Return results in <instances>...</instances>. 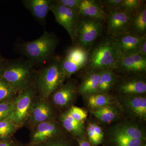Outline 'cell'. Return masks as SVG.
Here are the masks:
<instances>
[{
  "label": "cell",
  "mask_w": 146,
  "mask_h": 146,
  "mask_svg": "<svg viewBox=\"0 0 146 146\" xmlns=\"http://www.w3.org/2000/svg\"><path fill=\"white\" fill-rule=\"evenodd\" d=\"M27 59L6 60L0 70V78L18 92L34 86L37 71Z\"/></svg>",
  "instance_id": "obj_1"
},
{
  "label": "cell",
  "mask_w": 146,
  "mask_h": 146,
  "mask_svg": "<svg viewBox=\"0 0 146 146\" xmlns=\"http://www.w3.org/2000/svg\"><path fill=\"white\" fill-rule=\"evenodd\" d=\"M66 79L60 57L54 56L37 71L34 86L39 96L48 99L54 91L64 84Z\"/></svg>",
  "instance_id": "obj_2"
},
{
  "label": "cell",
  "mask_w": 146,
  "mask_h": 146,
  "mask_svg": "<svg viewBox=\"0 0 146 146\" xmlns=\"http://www.w3.org/2000/svg\"><path fill=\"white\" fill-rule=\"evenodd\" d=\"M58 42L55 35L45 31L38 39L19 44L18 49L35 66L48 62L54 57Z\"/></svg>",
  "instance_id": "obj_3"
},
{
  "label": "cell",
  "mask_w": 146,
  "mask_h": 146,
  "mask_svg": "<svg viewBox=\"0 0 146 146\" xmlns=\"http://www.w3.org/2000/svg\"><path fill=\"white\" fill-rule=\"evenodd\" d=\"M119 58L112 38H107L89 50V60L86 68L87 72L113 70Z\"/></svg>",
  "instance_id": "obj_4"
},
{
  "label": "cell",
  "mask_w": 146,
  "mask_h": 146,
  "mask_svg": "<svg viewBox=\"0 0 146 146\" xmlns=\"http://www.w3.org/2000/svg\"><path fill=\"white\" fill-rule=\"evenodd\" d=\"M37 96L36 89L33 86L19 92L13 100V109L8 119L18 128L27 123Z\"/></svg>",
  "instance_id": "obj_5"
},
{
  "label": "cell",
  "mask_w": 146,
  "mask_h": 146,
  "mask_svg": "<svg viewBox=\"0 0 146 146\" xmlns=\"http://www.w3.org/2000/svg\"><path fill=\"white\" fill-rule=\"evenodd\" d=\"M102 22L96 19L80 16L72 40L73 44L90 50L94 42L102 32Z\"/></svg>",
  "instance_id": "obj_6"
},
{
  "label": "cell",
  "mask_w": 146,
  "mask_h": 146,
  "mask_svg": "<svg viewBox=\"0 0 146 146\" xmlns=\"http://www.w3.org/2000/svg\"><path fill=\"white\" fill-rule=\"evenodd\" d=\"M119 99L120 108L129 120L142 124L146 121L145 94L119 95Z\"/></svg>",
  "instance_id": "obj_7"
},
{
  "label": "cell",
  "mask_w": 146,
  "mask_h": 146,
  "mask_svg": "<svg viewBox=\"0 0 146 146\" xmlns=\"http://www.w3.org/2000/svg\"><path fill=\"white\" fill-rule=\"evenodd\" d=\"M89 50L74 45L69 48L63 57H60L61 65L66 76L70 78L73 75L86 68L89 57Z\"/></svg>",
  "instance_id": "obj_8"
},
{
  "label": "cell",
  "mask_w": 146,
  "mask_h": 146,
  "mask_svg": "<svg viewBox=\"0 0 146 146\" xmlns=\"http://www.w3.org/2000/svg\"><path fill=\"white\" fill-rule=\"evenodd\" d=\"M106 12L107 32L111 38L128 32L132 14L120 9H107Z\"/></svg>",
  "instance_id": "obj_9"
},
{
  "label": "cell",
  "mask_w": 146,
  "mask_h": 146,
  "mask_svg": "<svg viewBox=\"0 0 146 146\" xmlns=\"http://www.w3.org/2000/svg\"><path fill=\"white\" fill-rule=\"evenodd\" d=\"M56 110L48 99L37 96L27 124L31 129L39 123L56 119Z\"/></svg>",
  "instance_id": "obj_10"
},
{
  "label": "cell",
  "mask_w": 146,
  "mask_h": 146,
  "mask_svg": "<svg viewBox=\"0 0 146 146\" xmlns=\"http://www.w3.org/2000/svg\"><path fill=\"white\" fill-rule=\"evenodd\" d=\"M78 89L75 83L68 82L54 91L48 99L56 110H66L72 106L78 93Z\"/></svg>",
  "instance_id": "obj_11"
},
{
  "label": "cell",
  "mask_w": 146,
  "mask_h": 146,
  "mask_svg": "<svg viewBox=\"0 0 146 146\" xmlns=\"http://www.w3.org/2000/svg\"><path fill=\"white\" fill-rule=\"evenodd\" d=\"M127 76L145 75L146 72V56L138 53L120 57L115 69Z\"/></svg>",
  "instance_id": "obj_12"
},
{
  "label": "cell",
  "mask_w": 146,
  "mask_h": 146,
  "mask_svg": "<svg viewBox=\"0 0 146 146\" xmlns=\"http://www.w3.org/2000/svg\"><path fill=\"white\" fill-rule=\"evenodd\" d=\"M29 144L41 143L59 135L64 130L56 119L39 123L31 129Z\"/></svg>",
  "instance_id": "obj_13"
},
{
  "label": "cell",
  "mask_w": 146,
  "mask_h": 146,
  "mask_svg": "<svg viewBox=\"0 0 146 146\" xmlns=\"http://www.w3.org/2000/svg\"><path fill=\"white\" fill-rule=\"evenodd\" d=\"M54 15L56 21L68 32L71 40H72L80 16L75 11L64 6L53 3L50 8Z\"/></svg>",
  "instance_id": "obj_14"
},
{
  "label": "cell",
  "mask_w": 146,
  "mask_h": 146,
  "mask_svg": "<svg viewBox=\"0 0 146 146\" xmlns=\"http://www.w3.org/2000/svg\"><path fill=\"white\" fill-rule=\"evenodd\" d=\"M112 39L113 45L120 58L138 53L142 43L146 39V36H136L127 32Z\"/></svg>",
  "instance_id": "obj_15"
},
{
  "label": "cell",
  "mask_w": 146,
  "mask_h": 146,
  "mask_svg": "<svg viewBox=\"0 0 146 146\" xmlns=\"http://www.w3.org/2000/svg\"><path fill=\"white\" fill-rule=\"evenodd\" d=\"M119 95H145L146 81L145 75L127 76L118 80L115 87Z\"/></svg>",
  "instance_id": "obj_16"
},
{
  "label": "cell",
  "mask_w": 146,
  "mask_h": 146,
  "mask_svg": "<svg viewBox=\"0 0 146 146\" xmlns=\"http://www.w3.org/2000/svg\"><path fill=\"white\" fill-rule=\"evenodd\" d=\"M146 141L132 139L114 125L110 128L106 135L104 134L102 144L104 146H141Z\"/></svg>",
  "instance_id": "obj_17"
},
{
  "label": "cell",
  "mask_w": 146,
  "mask_h": 146,
  "mask_svg": "<svg viewBox=\"0 0 146 146\" xmlns=\"http://www.w3.org/2000/svg\"><path fill=\"white\" fill-rule=\"evenodd\" d=\"M58 121L63 130L74 138H79L86 134L85 122L74 118L68 109L61 113Z\"/></svg>",
  "instance_id": "obj_18"
},
{
  "label": "cell",
  "mask_w": 146,
  "mask_h": 146,
  "mask_svg": "<svg viewBox=\"0 0 146 146\" xmlns=\"http://www.w3.org/2000/svg\"><path fill=\"white\" fill-rule=\"evenodd\" d=\"M21 1L39 23L44 25L54 0H23Z\"/></svg>",
  "instance_id": "obj_19"
},
{
  "label": "cell",
  "mask_w": 146,
  "mask_h": 146,
  "mask_svg": "<svg viewBox=\"0 0 146 146\" xmlns=\"http://www.w3.org/2000/svg\"><path fill=\"white\" fill-rule=\"evenodd\" d=\"M78 13L80 16L106 21V12L100 1L82 0L80 4Z\"/></svg>",
  "instance_id": "obj_20"
},
{
  "label": "cell",
  "mask_w": 146,
  "mask_h": 146,
  "mask_svg": "<svg viewBox=\"0 0 146 146\" xmlns=\"http://www.w3.org/2000/svg\"><path fill=\"white\" fill-rule=\"evenodd\" d=\"M141 123L131 120H125L115 126L122 133L136 140L146 141L145 129Z\"/></svg>",
  "instance_id": "obj_21"
},
{
  "label": "cell",
  "mask_w": 146,
  "mask_h": 146,
  "mask_svg": "<svg viewBox=\"0 0 146 146\" xmlns=\"http://www.w3.org/2000/svg\"><path fill=\"white\" fill-rule=\"evenodd\" d=\"M100 72H87L81 84L78 86V93L86 99L91 95L98 93Z\"/></svg>",
  "instance_id": "obj_22"
},
{
  "label": "cell",
  "mask_w": 146,
  "mask_h": 146,
  "mask_svg": "<svg viewBox=\"0 0 146 146\" xmlns=\"http://www.w3.org/2000/svg\"><path fill=\"white\" fill-rule=\"evenodd\" d=\"M92 114L100 121L105 124H110L119 119L122 111L119 106L115 103L98 109L93 110Z\"/></svg>",
  "instance_id": "obj_23"
},
{
  "label": "cell",
  "mask_w": 146,
  "mask_h": 146,
  "mask_svg": "<svg viewBox=\"0 0 146 146\" xmlns=\"http://www.w3.org/2000/svg\"><path fill=\"white\" fill-rule=\"evenodd\" d=\"M128 32L136 36H146V5L132 13Z\"/></svg>",
  "instance_id": "obj_24"
},
{
  "label": "cell",
  "mask_w": 146,
  "mask_h": 146,
  "mask_svg": "<svg viewBox=\"0 0 146 146\" xmlns=\"http://www.w3.org/2000/svg\"><path fill=\"white\" fill-rule=\"evenodd\" d=\"M119 80V76L112 70L101 71L98 85V93L108 94L115 87Z\"/></svg>",
  "instance_id": "obj_25"
},
{
  "label": "cell",
  "mask_w": 146,
  "mask_h": 146,
  "mask_svg": "<svg viewBox=\"0 0 146 146\" xmlns=\"http://www.w3.org/2000/svg\"><path fill=\"white\" fill-rule=\"evenodd\" d=\"M25 146H79L74 137L65 131L59 135L41 143L35 145L27 144Z\"/></svg>",
  "instance_id": "obj_26"
},
{
  "label": "cell",
  "mask_w": 146,
  "mask_h": 146,
  "mask_svg": "<svg viewBox=\"0 0 146 146\" xmlns=\"http://www.w3.org/2000/svg\"><path fill=\"white\" fill-rule=\"evenodd\" d=\"M86 99L88 106L92 110L98 109L114 103L112 96L108 94L98 93L91 95Z\"/></svg>",
  "instance_id": "obj_27"
},
{
  "label": "cell",
  "mask_w": 146,
  "mask_h": 146,
  "mask_svg": "<svg viewBox=\"0 0 146 146\" xmlns=\"http://www.w3.org/2000/svg\"><path fill=\"white\" fill-rule=\"evenodd\" d=\"M18 129L8 118L0 120V141L11 138Z\"/></svg>",
  "instance_id": "obj_28"
},
{
  "label": "cell",
  "mask_w": 146,
  "mask_h": 146,
  "mask_svg": "<svg viewBox=\"0 0 146 146\" xmlns=\"http://www.w3.org/2000/svg\"><path fill=\"white\" fill-rule=\"evenodd\" d=\"M18 93V91L0 78V103L13 100Z\"/></svg>",
  "instance_id": "obj_29"
},
{
  "label": "cell",
  "mask_w": 146,
  "mask_h": 146,
  "mask_svg": "<svg viewBox=\"0 0 146 146\" xmlns=\"http://www.w3.org/2000/svg\"><path fill=\"white\" fill-rule=\"evenodd\" d=\"M145 1L142 0H122L119 9L132 14L146 5Z\"/></svg>",
  "instance_id": "obj_30"
},
{
  "label": "cell",
  "mask_w": 146,
  "mask_h": 146,
  "mask_svg": "<svg viewBox=\"0 0 146 146\" xmlns=\"http://www.w3.org/2000/svg\"><path fill=\"white\" fill-rule=\"evenodd\" d=\"M68 110L70 114L74 118L81 121L85 122L88 116V113L86 110L74 106H71Z\"/></svg>",
  "instance_id": "obj_31"
},
{
  "label": "cell",
  "mask_w": 146,
  "mask_h": 146,
  "mask_svg": "<svg viewBox=\"0 0 146 146\" xmlns=\"http://www.w3.org/2000/svg\"><path fill=\"white\" fill-rule=\"evenodd\" d=\"M13 100L0 103V120L9 117L13 109Z\"/></svg>",
  "instance_id": "obj_32"
},
{
  "label": "cell",
  "mask_w": 146,
  "mask_h": 146,
  "mask_svg": "<svg viewBox=\"0 0 146 146\" xmlns=\"http://www.w3.org/2000/svg\"><path fill=\"white\" fill-rule=\"evenodd\" d=\"M82 0H54V3L71 9L77 12Z\"/></svg>",
  "instance_id": "obj_33"
},
{
  "label": "cell",
  "mask_w": 146,
  "mask_h": 146,
  "mask_svg": "<svg viewBox=\"0 0 146 146\" xmlns=\"http://www.w3.org/2000/svg\"><path fill=\"white\" fill-rule=\"evenodd\" d=\"M122 0H102L100 1L103 7L107 9L119 8Z\"/></svg>",
  "instance_id": "obj_34"
},
{
  "label": "cell",
  "mask_w": 146,
  "mask_h": 146,
  "mask_svg": "<svg viewBox=\"0 0 146 146\" xmlns=\"http://www.w3.org/2000/svg\"><path fill=\"white\" fill-rule=\"evenodd\" d=\"M78 143L79 146H94L91 144L86 135L79 138H75Z\"/></svg>",
  "instance_id": "obj_35"
},
{
  "label": "cell",
  "mask_w": 146,
  "mask_h": 146,
  "mask_svg": "<svg viewBox=\"0 0 146 146\" xmlns=\"http://www.w3.org/2000/svg\"><path fill=\"white\" fill-rule=\"evenodd\" d=\"M17 142L12 138L0 141V146H16Z\"/></svg>",
  "instance_id": "obj_36"
},
{
  "label": "cell",
  "mask_w": 146,
  "mask_h": 146,
  "mask_svg": "<svg viewBox=\"0 0 146 146\" xmlns=\"http://www.w3.org/2000/svg\"><path fill=\"white\" fill-rule=\"evenodd\" d=\"M138 53L143 56H146V39L142 43Z\"/></svg>",
  "instance_id": "obj_37"
},
{
  "label": "cell",
  "mask_w": 146,
  "mask_h": 146,
  "mask_svg": "<svg viewBox=\"0 0 146 146\" xmlns=\"http://www.w3.org/2000/svg\"><path fill=\"white\" fill-rule=\"evenodd\" d=\"M6 60L5 58L3 57V56L0 54V70L3 67L4 63H5Z\"/></svg>",
  "instance_id": "obj_38"
},
{
  "label": "cell",
  "mask_w": 146,
  "mask_h": 146,
  "mask_svg": "<svg viewBox=\"0 0 146 146\" xmlns=\"http://www.w3.org/2000/svg\"><path fill=\"white\" fill-rule=\"evenodd\" d=\"M16 146H25V145H23V144L21 143H16Z\"/></svg>",
  "instance_id": "obj_39"
},
{
  "label": "cell",
  "mask_w": 146,
  "mask_h": 146,
  "mask_svg": "<svg viewBox=\"0 0 146 146\" xmlns=\"http://www.w3.org/2000/svg\"><path fill=\"white\" fill-rule=\"evenodd\" d=\"M141 146H146V143L144 144V145H143Z\"/></svg>",
  "instance_id": "obj_40"
}]
</instances>
